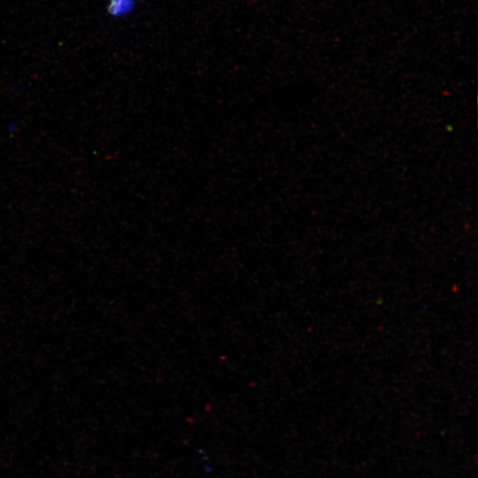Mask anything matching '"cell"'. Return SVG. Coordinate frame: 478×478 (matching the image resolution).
Listing matches in <instances>:
<instances>
[{
	"mask_svg": "<svg viewBox=\"0 0 478 478\" xmlns=\"http://www.w3.org/2000/svg\"><path fill=\"white\" fill-rule=\"evenodd\" d=\"M140 0H106V13L112 19H122L130 15Z\"/></svg>",
	"mask_w": 478,
	"mask_h": 478,
	"instance_id": "cell-1",
	"label": "cell"
}]
</instances>
